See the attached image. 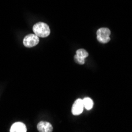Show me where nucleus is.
<instances>
[{
    "mask_svg": "<svg viewBox=\"0 0 132 132\" xmlns=\"http://www.w3.org/2000/svg\"><path fill=\"white\" fill-rule=\"evenodd\" d=\"M40 42L39 37L35 33L28 34L23 39V44L26 47H33L37 46Z\"/></svg>",
    "mask_w": 132,
    "mask_h": 132,
    "instance_id": "3",
    "label": "nucleus"
},
{
    "mask_svg": "<svg viewBox=\"0 0 132 132\" xmlns=\"http://www.w3.org/2000/svg\"><path fill=\"white\" fill-rule=\"evenodd\" d=\"M33 32L38 36L39 37H48L51 30L48 26V25L44 22H37L32 27Z\"/></svg>",
    "mask_w": 132,
    "mask_h": 132,
    "instance_id": "1",
    "label": "nucleus"
},
{
    "mask_svg": "<svg viewBox=\"0 0 132 132\" xmlns=\"http://www.w3.org/2000/svg\"><path fill=\"white\" fill-rule=\"evenodd\" d=\"M10 132H26L27 127L25 123L21 122H16L14 124H12L10 129Z\"/></svg>",
    "mask_w": 132,
    "mask_h": 132,
    "instance_id": "7",
    "label": "nucleus"
},
{
    "mask_svg": "<svg viewBox=\"0 0 132 132\" xmlns=\"http://www.w3.org/2000/svg\"><path fill=\"white\" fill-rule=\"evenodd\" d=\"M37 130L40 132H52L53 130L52 125L46 121H40L37 124Z\"/></svg>",
    "mask_w": 132,
    "mask_h": 132,
    "instance_id": "6",
    "label": "nucleus"
},
{
    "mask_svg": "<svg viewBox=\"0 0 132 132\" xmlns=\"http://www.w3.org/2000/svg\"><path fill=\"white\" fill-rule=\"evenodd\" d=\"M84 109V105H83V101L82 99H77L72 106L71 112L74 116H78L81 115Z\"/></svg>",
    "mask_w": 132,
    "mask_h": 132,
    "instance_id": "5",
    "label": "nucleus"
},
{
    "mask_svg": "<svg viewBox=\"0 0 132 132\" xmlns=\"http://www.w3.org/2000/svg\"><path fill=\"white\" fill-rule=\"evenodd\" d=\"M89 56V53L87 51H86L85 49H78L76 52V54L75 55V63L80 64V65H83L85 63V59L87 58Z\"/></svg>",
    "mask_w": 132,
    "mask_h": 132,
    "instance_id": "4",
    "label": "nucleus"
},
{
    "mask_svg": "<svg viewBox=\"0 0 132 132\" xmlns=\"http://www.w3.org/2000/svg\"><path fill=\"white\" fill-rule=\"evenodd\" d=\"M83 101V105H84V108L89 111L93 109V100L90 98V97H85L84 99H82Z\"/></svg>",
    "mask_w": 132,
    "mask_h": 132,
    "instance_id": "8",
    "label": "nucleus"
},
{
    "mask_svg": "<svg viewBox=\"0 0 132 132\" xmlns=\"http://www.w3.org/2000/svg\"><path fill=\"white\" fill-rule=\"evenodd\" d=\"M111 31L108 28H101L97 32V39L100 43L106 44L110 41Z\"/></svg>",
    "mask_w": 132,
    "mask_h": 132,
    "instance_id": "2",
    "label": "nucleus"
}]
</instances>
